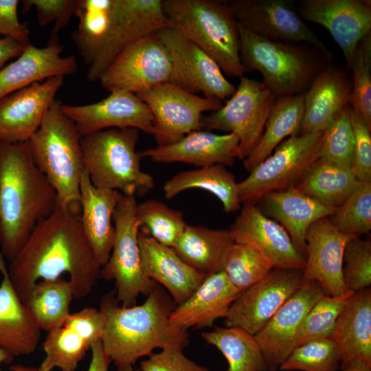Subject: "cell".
I'll list each match as a JSON object with an SVG mask.
<instances>
[{
  "mask_svg": "<svg viewBox=\"0 0 371 371\" xmlns=\"http://www.w3.org/2000/svg\"><path fill=\"white\" fill-rule=\"evenodd\" d=\"M103 328L100 310L85 307L71 313L63 325L47 332L43 343L45 356L39 371H75L92 345L100 340Z\"/></svg>",
  "mask_w": 371,
  "mask_h": 371,
  "instance_id": "obj_21",
  "label": "cell"
},
{
  "mask_svg": "<svg viewBox=\"0 0 371 371\" xmlns=\"http://www.w3.org/2000/svg\"><path fill=\"white\" fill-rule=\"evenodd\" d=\"M236 243L256 248L275 269L303 270L305 258L286 230L252 203H244L229 229Z\"/></svg>",
  "mask_w": 371,
  "mask_h": 371,
  "instance_id": "obj_23",
  "label": "cell"
},
{
  "mask_svg": "<svg viewBox=\"0 0 371 371\" xmlns=\"http://www.w3.org/2000/svg\"><path fill=\"white\" fill-rule=\"evenodd\" d=\"M277 96L262 82L245 76L219 109L202 118L201 130H220L239 139L238 158L244 161L260 139Z\"/></svg>",
  "mask_w": 371,
  "mask_h": 371,
  "instance_id": "obj_10",
  "label": "cell"
},
{
  "mask_svg": "<svg viewBox=\"0 0 371 371\" xmlns=\"http://www.w3.org/2000/svg\"><path fill=\"white\" fill-rule=\"evenodd\" d=\"M350 104L324 131L319 159L351 167L354 151V135L350 120Z\"/></svg>",
  "mask_w": 371,
  "mask_h": 371,
  "instance_id": "obj_46",
  "label": "cell"
},
{
  "mask_svg": "<svg viewBox=\"0 0 371 371\" xmlns=\"http://www.w3.org/2000/svg\"><path fill=\"white\" fill-rule=\"evenodd\" d=\"M167 26L172 25L164 11L162 0H115L106 43L98 60L88 68L87 79L91 82L99 80L126 47Z\"/></svg>",
  "mask_w": 371,
  "mask_h": 371,
  "instance_id": "obj_16",
  "label": "cell"
},
{
  "mask_svg": "<svg viewBox=\"0 0 371 371\" xmlns=\"http://www.w3.org/2000/svg\"><path fill=\"white\" fill-rule=\"evenodd\" d=\"M117 371H139V370H135L133 368V366L131 365H123L117 366Z\"/></svg>",
  "mask_w": 371,
  "mask_h": 371,
  "instance_id": "obj_56",
  "label": "cell"
},
{
  "mask_svg": "<svg viewBox=\"0 0 371 371\" xmlns=\"http://www.w3.org/2000/svg\"><path fill=\"white\" fill-rule=\"evenodd\" d=\"M192 188L212 193L221 202L227 213L240 209L238 183L234 174L227 170L225 166L215 164L180 172L164 183L163 190L165 198L170 199Z\"/></svg>",
  "mask_w": 371,
  "mask_h": 371,
  "instance_id": "obj_36",
  "label": "cell"
},
{
  "mask_svg": "<svg viewBox=\"0 0 371 371\" xmlns=\"http://www.w3.org/2000/svg\"><path fill=\"white\" fill-rule=\"evenodd\" d=\"M0 348L14 357L35 351L41 329L14 289L5 258L0 252Z\"/></svg>",
  "mask_w": 371,
  "mask_h": 371,
  "instance_id": "obj_30",
  "label": "cell"
},
{
  "mask_svg": "<svg viewBox=\"0 0 371 371\" xmlns=\"http://www.w3.org/2000/svg\"><path fill=\"white\" fill-rule=\"evenodd\" d=\"M260 200L265 215L280 223L304 258L308 229L317 221L330 217L337 208L311 199L296 187L270 192Z\"/></svg>",
  "mask_w": 371,
  "mask_h": 371,
  "instance_id": "obj_31",
  "label": "cell"
},
{
  "mask_svg": "<svg viewBox=\"0 0 371 371\" xmlns=\"http://www.w3.org/2000/svg\"><path fill=\"white\" fill-rule=\"evenodd\" d=\"M238 23L260 38L286 43H306L333 59L330 50L306 24L291 0H229Z\"/></svg>",
  "mask_w": 371,
  "mask_h": 371,
  "instance_id": "obj_14",
  "label": "cell"
},
{
  "mask_svg": "<svg viewBox=\"0 0 371 371\" xmlns=\"http://www.w3.org/2000/svg\"><path fill=\"white\" fill-rule=\"evenodd\" d=\"M113 291L104 295L100 311L104 318L102 347L116 366H133L156 348L183 350L189 344L186 330L170 322L176 304L157 284L140 305L123 306Z\"/></svg>",
  "mask_w": 371,
  "mask_h": 371,
  "instance_id": "obj_2",
  "label": "cell"
},
{
  "mask_svg": "<svg viewBox=\"0 0 371 371\" xmlns=\"http://www.w3.org/2000/svg\"><path fill=\"white\" fill-rule=\"evenodd\" d=\"M238 144L239 139L234 133L218 135L198 130L173 144L139 153L141 158H149L156 163L181 162L199 168L232 166L238 158Z\"/></svg>",
  "mask_w": 371,
  "mask_h": 371,
  "instance_id": "obj_24",
  "label": "cell"
},
{
  "mask_svg": "<svg viewBox=\"0 0 371 371\" xmlns=\"http://www.w3.org/2000/svg\"><path fill=\"white\" fill-rule=\"evenodd\" d=\"M139 371H210L183 355L181 350L168 348L152 353L140 363Z\"/></svg>",
  "mask_w": 371,
  "mask_h": 371,
  "instance_id": "obj_50",
  "label": "cell"
},
{
  "mask_svg": "<svg viewBox=\"0 0 371 371\" xmlns=\"http://www.w3.org/2000/svg\"><path fill=\"white\" fill-rule=\"evenodd\" d=\"M239 56L247 71H258L262 83L277 97L304 93L332 61L306 43H286L260 38L238 24Z\"/></svg>",
  "mask_w": 371,
  "mask_h": 371,
  "instance_id": "obj_5",
  "label": "cell"
},
{
  "mask_svg": "<svg viewBox=\"0 0 371 371\" xmlns=\"http://www.w3.org/2000/svg\"><path fill=\"white\" fill-rule=\"evenodd\" d=\"M172 61L170 83L193 94L223 101L236 87L224 76L218 64L179 29L167 26L156 32Z\"/></svg>",
  "mask_w": 371,
  "mask_h": 371,
  "instance_id": "obj_11",
  "label": "cell"
},
{
  "mask_svg": "<svg viewBox=\"0 0 371 371\" xmlns=\"http://www.w3.org/2000/svg\"><path fill=\"white\" fill-rule=\"evenodd\" d=\"M138 243L144 273L164 286L177 306L184 302L205 279V276L184 262L172 247L140 231Z\"/></svg>",
  "mask_w": 371,
  "mask_h": 371,
  "instance_id": "obj_27",
  "label": "cell"
},
{
  "mask_svg": "<svg viewBox=\"0 0 371 371\" xmlns=\"http://www.w3.org/2000/svg\"><path fill=\"white\" fill-rule=\"evenodd\" d=\"M136 218L141 232L171 247L187 226L181 212L154 199L137 203Z\"/></svg>",
  "mask_w": 371,
  "mask_h": 371,
  "instance_id": "obj_40",
  "label": "cell"
},
{
  "mask_svg": "<svg viewBox=\"0 0 371 371\" xmlns=\"http://www.w3.org/2000/svg\"><path fill=\"white\" fill-rule=\"evenodd\" d=\"M115 0H78L75 15L78 26L71 38L88 67L99 58L107 41Z\"/></svg>",
  "mask_w": 371,
  "mask_h": 371,
  "instance_id": "obj_35",
  "label": "cell"
},
{
  "mask_svg": "<svg viewBox=\"0 0 371 371\" xmlns=\"http://www.w3.org/2000/svg\"><path fill=\"white\" fill-rule=\"evenodd\" d=\"M80 215L59 206L41 220L8 266L12 286L24 303L41 280L69 275L74 299L89 295L100 268L80 223Z\"/></svg>",
  "mask_w": 371,
  "mask_h": 371,
  "instance_id": "obj_1",
  "label": "cell"
},
{
  "mask_svg": "<svg viewBox=\"0 0 371 371\" xmlns=\"http://www.w3.org/2000/svg\"><path fill=\"white\" fill-rule=\"evenodd\" d=\"M162 7L172 26L214 59L223 73L243 76L238 23L228 1L162 0Z\"/></svg>",
  "mask_w": 371,
  "mask_h": 371,
  "instance_id": "obj_6",
  "label": "cell"
},
{
  "mask_svg": "<svg viewBox=\"0 0 371 371\" xmlns=\"http://www.w3.org/2000/svg\"><path fill=\"white\" fill-rule=\"evenodd\" d=\"M14 357L5 350L0 348V371H3L1 368V363H10L12 361ZM11 371H39L38 368L33 366H25L22 365H15L10 367Z\"/></svg>",
  "mask_w": 371,
  "mask_h": 371,
  "instance_id": "obj_54",
  "label": "cell"
},
{
  "mask_svg": "<svg viewBox=\"0 0 371 371\" xmlns=\"http://www.w3.org/2000/svg\"><path fill=\"white\" fill-rule=\"evenodd\" d=\"M341 357L333 339L315 340L295 347L280 366L281 371H337Z\"/></svg>",
  "mask_w": 371,
  "mask_h": 371,
  "instance_id": "obj_43",
  "label": "cell"
},
{
  "mask_svg": "<svg viewBox=\"0 0 371 371\" xmlns=\"http://www.w3.org/2000/svg\"><path fill=\"white\" fill-rule=\"evenodd\" d=\"M172 61L156 32L147 35L122 52L99 80L108 91L134 94L169 82Z\"/></svg>",
  "mask_w": 371,
  "mask_h": 371,
  "instance_id": "obj_12",
  "label": "cell"
},
{
  "mask_svg": "<svg viewBox=\"0 0 371 371\" xmlns=\"http://www.w3.org/2000/svg\"><path fill=\"white\" fill-rule=\"evenodd\" d=\"M240 293L223 271L207 276L196 290L175 308L170 322L185 330L192 326L211 327L217 319L226 317Z\"/></svg>",
  "mask_w": 371,
  "mask_h": 371,
  "instance_id": "obj_29",
  "label": "cell"
},
{
  "mask_svg": "<svg viewBox=\"0 0 371 371\" xmlns=\"http://www.w3.org/2000/svg\"><path fill=\"white\" fill-rule=\"evenodd\" d=\"M350 71L352 74L350 104L359 109L371 128V32L358 43Z\"/></svg>",
  "mask_w": 371,
  "mask_h": 371,
  "instance_id": "obj_45",
  "label": "cell"
},
{
  "mask_svg": "<svg viewBox=\"0 0 371 371\" xmlns=\"http://www.w3.org/2000/svg\"><path fill=\"white\" fill-rule=\"evenodd\" d=\"M63 48L58 38L49 37L43 47L30 43L19 56L0 70V99L34 82L75 74L76 58L62 56Z\"/></svg>",
  "mask_w": 371,
  "mask_h": 371,
  "instance_id": "obj_25",
  "label": "cell"
},
{
  "mask_svg": "<svg viewBox=\"0 0 371 371\" xmlns=\"http://www.w3.org/2000/svg\"><path fill=\"white\" fill-rule=\"evenodd\" d=\"M73 299L69 280L59 277L38 281L24 304L41 330L49 332L63 325L71 314Z\"/></svg>",
  "mask_w": 371,
  "mask_h": 371,
  "instance_id": "obj_38",
  "label": "cell"
},
{
  "mask_svg": "<svg viewBox=\"0 0 371 371\" xmlns=\"http://www.w3.org/2000/svg\"><path fill=\"white\" fill-rule=\"evenodd\" d=\"M360 183L350 168L319 159L295 187L325 205L337 207Z\"/></svg>",
  "mask_w": 371,
  "mask_h": 371,
  "instance_id": "obj_37",
  "label": "cell"
},
{
  "mask_svg": "<svg viewBox=\"0 0 371 371\" xmlns=\"http://www.w3.org/2000/svg\"><path fill=\"white\" fill-rule=\"evenodd\" d=\"M55 100L26 142L37 168L55 190L58 206L80 215V184L85 170L82 136Z\"/></svg>",
  "mask_w": 371,
  "mask_h": 371,
  "instance_id": "obj_4",
  "label": "cell"
},
{
  "mask_svg": "<svg viewBox=\"0 0 371 371\" xmlns=\"http://www.w3.org/2000/svg\"><path fill=\"white\" fill-rule=\"evenodd\" d=\"M346 67L330 63L304 93V114L299 134L324 131L350 104L352 80Z\"/></svg>",
  "mask_w": 371,
  "mask_h": 371,
  "instance_id": "obj_26",
  "label": "cell"
},
{
  "mask_svg": "<svg viewBox=\"0 0 371 371\" xmlns=\"http://www.w3.org/2000/svg\"><path fill=\"white\" fill-rule=\"evenodd\" d=\"M139 137L135 128H107L82 137L85 170L95 186L133 196L154 188V178L141 169Z\"/></svg>",
  "mask_w": 371,
  "mask_h": 371,
  "instance_id": "obj_7",
  "label": "cell"
},
{
  "mask_svg": "<svg viewBox=\"0 0 371 371\" xmlns=\"http://www.w3.org/2000/svg\"><path fill=\"white\" fill-rule=\"evenodd\" d=\"M304 93L277 97L260 139L243 161L247 170L251 171L272 154L286 137L299 134L304 114Z\"/></svg>",
  "mask_w": 371,
  "mask_h": 371,
  "instance_id": "obj_34",
  "label": "cell"
},
{
  "mask_svg": "<svg viewBox=\"0 0 371 371\" xmlns=\"http://www.w3.org/2000/svg\"><path fill=\"white\" fill-rule=\"evenodd\" d=\"M332 339L341 362L361 361L371 366V289L355 292L339 315Z\"/></svg>",
  "mask_w": 371,
  "mask_h": 371,
  "instance_id": "obj_32",
  "label": "cell"
},
{
  "mask_svg": "<svg viewBox=\"0 0 371 371\" xmlns=\"http://www.w3.org/2000/svg\"><path fill=\"white\" fill-rule=\"evenodd\" d=\"M341 232L359 236L371 229V181H363L328 217Z\"/></svg>",
  "mask_w": 371,
  "mask_h": 371,
  "instance_id": "obj_44",
  "label": "cell"
},
{
  "mask_svg": "<svg viewBox=\"0 0 371 371\" xmlns=\"http://www.w3.org/2000/svg\"><path fill=\"white\" fill-rule=\"evenodd\" d=\"M297 10L304 21L324 27L343 52L350 71L359 41L371 32L370 0H301Z\"/></svg>",
  "mask_w": 371,
  "mask_h": 371,
  "instance_id": "obj_18",
  "label": "cell"
},
{
  "mask_svg": "<svg viewBox=\"0 0 371 371\" xmlns=\"http://www.w3.org/2000/svg\"><path fill=\"white\" fill-rule=\"evenodd\" d=\"M63 80L52 77L0 99V142H27L40 127Z\"/></svg>",
  "mask_w": 371,
  "mask_h": 371,
  "instance_id": "obj_20",
  "label": "cell"
},
{
  "mask_svg": "<svg viewBox=\"0 0 371 371\" xmlns=\"http://www.w3.org/2000/svg\"><path fill=\"white\" fill-rule=\"evenodd\" d=\"M150 109L157 146L173 144L190 132L201 130L202 113L216 111L218 100L200 97L166 82L135 94Z\"/></svg>",
  "mask_w": 371,
  "mask_h": 371,
  "instance_id": "obj_13",
  "label": "cell"
},
{
  "mask_svg": "<svg viewBox=\"0 0 371 371\" xmlns=\"http://www.w3.org/2000/svg\"><path fill=\"white\" fill-rule=\"evenodd\" d=\"M234 243L229 229L187 225L172 247L184 262L206 277L223 271L225 257Z\"/></svg>",
  "mask_w": 371,
  "mask_h": 371,
  "instance_id": "obj_33",
  "label": "cell"
},
{
  "mask_svg": "<svg viewBox=\"0 0 371 371\" xmlns=\"http://www.w3.org/2000/svg\"><path fill=\"white\" fill-rule=\"evenodd\" d=\"M324 131L292 135L282 141L249 175L238 183L240 203L260 200L273 191L295 187L319 159Z\"/></svg>",
  "mask_w": 371,
  "mask_h": 371,
  "instance_id": "obj_8",
  "label": "cell"
},
{
  "mask_svg": "<svg viewBox=\"0 0 371 371\" xmlns=\"http://www.w3.org/2000/svg\"><path fill=\"white\" fill-rule=\"evenodd\" d=\"M342 273L349 291L357 292L370 288V240L355 236L347 243L343 255Z\"/></svg>",
  "mask_w": 371,
  "mask_h": 371,
  "instance_id": "obj_47",
  "label": "cell"
},
{
  "mask_svg": "<svg viewBox=\"0 0 371 371\" xmlns=\"http://www.w3.org/2000/svg\"><path fill=\"white\" fill-rule=\"evenodd\" d=\"M201 337L223 354L228 363L227 371H267L254 335L244 329L216 327L202 333Z\"/></svg>",
  "mask_w": 371,
  "mask_h": 371,
  "instance_id": "obj_39",
  "label": "cell"
},
{
  "mask_svg": "<svg viewBox=\"0 0 371 371\" xmlns=\"http://www.w3.org/2000/svg\"><path fill=\"white\" fill-rule=\"evenodd\" d=\"M18 0H0V38H12L28 45L30 31L26 23H21L18 16Z\"/></svg>",
  "mask_w": 371,
  "mask_h": 371,
  "instance_id": "obj_51",
  "label": "cell"
},
{
  "mask_svg": "<svg viewBox=\"0 0 371 371\" xmlns=\"http://www.w3.org/2000/svg\"><path fill=\"white\" fill-rule=\"evenodd\" d=\"M58 207L56 192L27 143L0 142V252L5 258L12 260L38 222Z\"/></svg>",
  "mask_w": 371,
  "mask_h": 371,
  "instance_id": "obj_3",
  "label": "cell"
},
{
  "mask_svg": "<svg viewBox=\"0 0 371 371\" xmlns=\"http://www.w3.org/2000/svg\"><path fill=\"white\" fill-rule=\"evenodd\" d=\"M341 371H371V366L361 361H348L341 363Z\"/></svg>",
  "mask_w": 371,
  "mask_h": 371,
  "instance_id": "obj_55",
  "label": "cell"
},
{
  "mask_svg": "<svg viewBox=\"0 0 371 371\" xmlns=\"http://www.w3.org/2000/svg\"><path fill=\"white\" fill-rule=\"evenodd\" d=\"M350 120L355 141L350 168L359 181H371V128L359 109L351 105Z\"/></svg>",
  "mask_w": 371,
  "mask_h": 371,
  "instance_id": "obj_48",
  "label": "cell"
},
{
  "mask_svg": "<svg viewBox=\"0 0 371 371\" xmlns=\"http://www.w3.org/2000/svg\"><path fill=\"white\" fill-rule=\"evenodd\" d=\"M273 269L271 263L254 246L234 243L224 259L223 271L240 293Z\"/></svg>",
  "mask_w": 371,
  "mask_h": 371,
  "instance_id": "obj_41",
  "label": "cell"
},
{
  "mask_svg": "<svg viewBox=\"0 0 371 371\" xmlns=\"http://www.w3.org/2000/svg\"><path fill=\"white\" fill-rule=\"evenodd\" d=\"M324 293L318 283L302 280L299 289L281 306L254 337L267 371H277L295 348L299 328Z\"/></svg>",
  "mask_w": 371,
  "mask_h": 371,
  "instance_id": "obj_17",
  "label": "cell"
},
{
  "mask_svg": "<svg viewBox=\"0 0 371 371\" xmlns=\"http://www.w3.org/2000/svg\"><path fill=\"white\" fill-rule=\"evenodd\" d=\"M355 292L339 296L323 295L303 319L295 339V348L306 343L332 339L337 319Z\"/></svg>",
  "mask_w": 371,
  "mask_h": 371,
  "instance_id": "obj_42",
  "label": "cell"
},
{
  "mask_svg": "<svg viewBox=\"0 0 371 371\" xmlns=\"http://www.w3.org/2000/svg\"><path fill=\"white\" fill-rule=\"evenodd\" d=\"M28 45L9 37L0 38V70L8 60L19 56Z\"/></svg>",
  "mask_w": 371,
  "mask_h": 371,
  "instance_id": "obj_52",
  "label": "cell"
},
{
  "mask_svg": "<svg viewBox=\"0 0 371 371\" xmlns=\"http://www.w3.org/2000/svg\"><path fill=\"white\" fill-rule=\"evenodd\" d=\"M21 2L23 13L35 8L41 26L54 22L49 36L53 38H57L58 32L67 25L78 4V0H23Z\"/></svg>",
  "mask_w": 371,
  "mask_h": 371,
  "instance_id": "obj_49",
  "label": "cell"
},
{
  "mask_svg": "<svg viewBox=\"0 0 371 371\" xmlns=\"http://www.w3.org/2000/svg\"><path fill=\"white\" fill-rule=\"evenodd\" d=\"M355 236L339 231L328 217L313 223L305 238L302 280L316 282L327 295L339 296L348 291L343 278V255L347 243Z\"/></svg>",
  "mask_w": 371,
  "mask_h": 371,
  "instance_id": "obj_22",
  "label": "cell"
},
{
  "mask_svg": "<svg viewBox=\"0 0 371 371\" xmlns=\"http://www.w3.org/2000/svg\"><path fill=\"white\" fill-rule=\"evenodd\" d=\"M137 205L135 196L122 194L113 216L115 238L111 254L100 268V278L115 281V297L123 306L135 305L140 294L148 295L157 284L142 271Z\"/></svg>",
  "mask_w": 371,
  "mask_h": 371,
  "instance_id": "obj_9",
  "label": "cell"
},
{
  "mask_svg": "<svg viewBox=\"0 0 371 371\" xmlns=\"http://www.w3.org/2000/svg\"><path fill=\"white\" fill-rule=\"evenodd\" d=\"M90 350L91 359L87 371H108L111 360L105 352L101 341L95 342Z\"/></svg>",
  "mask_w": 371,
  "mask_h": 371,
  "instance_id": "obj_53",
  "label": "cell"
},
{
  "mask_svg": "<svg viewBox=\"0 0 371 371\" xmlns=\"http://www.w3.org/2000/svg\"><path fill=\"white\" fill-rule=\"evenodd\" d=\"M122 194L120 192L95 186L87 172L80 184V223L95 258L102 267L109 258L115 227L113 216Z\"/></svg>",
  "mask_w": 371,
  "mask_h": 371,
  "instance_id": "obj_28",
  "label": "cell"
},
{
  "mask_svg": "<svg viewBox=\"0 0 371 371\" xmlns=\"http://www.w3.org/2000/svg\"><path fill=\"white\" fill-rule=\"evenodd\" d=\"M302 282V270L272 269L232 302L225 318L226 327H239L255 335Z\"/></svg>",
  "mask_w": 371,
  "mask_h": 371,
  "instance_id": "obj_15",
  "label": "cell"
},
{
  "mask_svg": "<svg viewBox=\"0 0 371 371\" xmlns=\"http://www.w3.org/2000/svg\"><path fill=\"white\" fill-rule=\"evenodd\" d=\"M61 109L82 137L111 128H135L150 135L154 133V118L150 109L130 92L113 91L92 104H62Z\"/></svg>",
  "mask_w": 371,
  "mask_h": 371,
  "instance_id": "obj_19",
  "label": "cell"
}]
</instances>
